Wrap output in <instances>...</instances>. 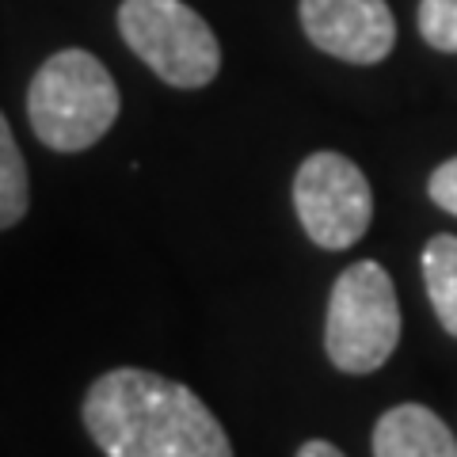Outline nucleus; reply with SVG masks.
<instances>
[{
	"label": "nucleus",
	"mask_w": 457,
	"mask_h": 457,
	"mask_svg": "<svg viewBox=\"0 0 457 457\" xmlns=\"http://www.w3.org/2000/svg\"><path fill=\"white\" fill-rule=\"evenodd\" d=\"M84 427L107 457H233L221 420L187 385L119 366L84 393Z\"/></svg>",
	"instance_id": "1"
},
{
	"label": "nucleus",
	"mask_w": 457,
	"mask_h": 457,
	"mask_svg": "<svg viewBox=\"0 0 457 457\" xmlns=\"http://www.w3.org/2000/svg\"><path fill=\"white\" fill-rule=\"evenodd\" d=\"M31 130L54 153H84L119 119V84L88 50H57L27 88Z\"/></svg>",
	"instance_id": "2"
},
{
	"label": "nucleus",
	"mask_w": 457,
	"mask_h": 457,
	"mask_svg": "<svg viewBox=\"0 0 457 457\" xmlns=\"http://www.w3.org/2000/svg\"><path fill=\"white\" fill-rule=\"evenodd\" d=\"M400 343V302L389 270L374 260L351 263L332 286L324 351L343 374H374Z\"/></svg>",
	"instance_id": "3"
},
{
	"label": "nucleus",
	"mask_w": 457,
	"mask_h": 457,
	"mask_svg": "<svg viewBox=\"0 0 457 457\" xmlns=\"http://www.w3.org/2000/svg\"><path fill=\"white\" fill-rule=\"evenodd\" d=\"M119 31L171 88H206L221 69L218 35L183 0H122Z\"/></svg>",
	"instance_id": "4"
},
{
	"label": "nucleus",
	"mask_w": 457,
	"mask_h": 457,
	"mask_svg": "<svg viewBox=\"0 0 457 457\" xmlns=\"http://www.w3.org/2000/svg\"><path fill=\"white\" fill-rule=\"evenodd\" d=\"M294 206L312 245L343 252L374 221V191L362 168L343 153H312L294 176Z\"/></svg>",
	"instance_id": "5"
},
{
	"label": "nucleus",
	"mask_w": 457,
	"mask_h": 457,
	"mask_svg": "<svg viewBox=\"0 0 457 457\" xmlns=\"http://www.w3.org/2000/svg\"><path fill=\"white\" fill-rule=\"evenodd\" d=\"M305 38L351 65H378L396 46V20L385 0H302Z\"/></svg>",
	"instance_id": "6"
},
{
	"label": "nucleus",
	"mask_w": 457,
	"mask_h": 457,
	"mask_svg": "<svg viewBox=\"0 0 457 457\" xmlns=\"http://www.w3.org/2000/svg\"><path fill=\"white\" fill-rule=\"evenodd\" d=\"M374 457H457V438L427 404H396L374 427Z\"/></svg>",
	"instance_id": "7"
},
{
	"label": "nucleus",
	"mask_w": 457,
	"mask_h": 457,
	"mask_svg": "<svg viewBox=\"0 0 457 457\" xmlns=\"http://www.w3.org/2000/svg\"><path fill=\"white\" fill-rule=\"evenodd\" d=\"M423 282L438 324L457 339V237L438 233L423 248Z\"/></svg>",
	"instance_id": "8"
},
{
	"label": "nucleus",
	"mask_w": 457,
	"mask_h": 457,
	"mask_svg": "<svg viewBox=\"0 0 457 457\" xmlns=\"http://www.w3.org/2000/svg\"><path fill=\"white\" fill-rule=\"evenodd\" d=\"M31 206V179H27L23 153L12 137V126L0 111V228H12L27 218Z\"/></svg>",
	"instance_id": "9"
},
{
	"label": "nucleus",
	"mask_w": 457,
	"mask_h": 457,
	"mask_svg": "<svg viewBox=\"0 0 457 457\" xmlns=\"http://www.w3.org/2000/svg\"><path fill=\"white\" fill-rule=\"evenodd\" d=\"M420 35L427 46L457 54V0H420Z\"/></svg>",
	"instance_id": "10"
},
{
	"label": "nucleus",
	"mask_w": 457,
	"mask_h": 457,
	"mask_svg": "<svg viewBox=\"0 0 457 457\" xmlns=\"http://www.w3.org/2000/svg\"><path fill=\"white\" fill-rule=\"evenodd\" d=\"M427 195H431L435 206H442L446 213H453V218H457V156L442 161L431 171V179H427Z\"/></svg>",
	"instance_id": "11"
},
{
	"label": "nucleus",
	"mask_w": 457,
	"mask_h": 457,
	"mask_svg": "<svg viewBox=\"0 0 457 457\" xmlns=\"http://www.w3.org/2000/svg\"><path fill=\"white\" fill-rule=\"evenodd\" d=\"M297 457H343L339 446H332V442H324V438H309L302 450H297Z\"/></svg>",
	"instance_id": "12"
}]
</instances>
